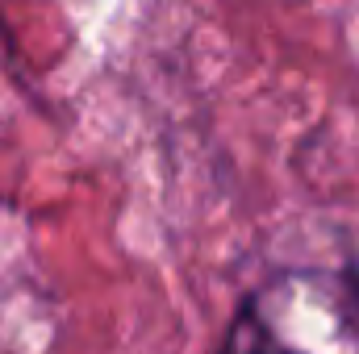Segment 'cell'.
Returning a JSON list of instances; mask_svg holds the SVG:
<instances>
[{"mask_svg": "<svg viewBox=\"0 0 359 354\" xmlns=\"http://www.w3.org/2000/svg\"><path fill=\"white\" fill-rule=\"evenodd\" d=\"M217 354H359V267H276L230 313Z\"/></svg>", "mask_w": 359, "mask_h": 354, "instance_id": "cell-1", "label": "cell"}]
</instances>
